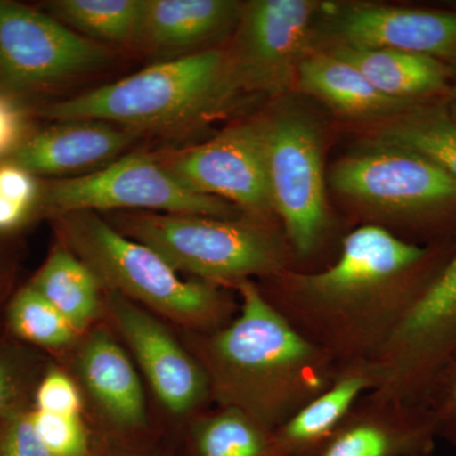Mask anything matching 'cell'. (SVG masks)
Returning <instances> with one entry per match:
<instances>
[{
    "mask_svg": "<svg viewBox=\"0 0 456 456\" xmlns=\"http://www.w3.org/2000/svg\"><path fill=\"white\" fill-rule=\"evenodd\" d=\"M12 331L23 340L45 347H60L73 341L74 327L31 284L14 297L8 312Z\"/></svg>",
    "mask_w": 456,
    "mask_h": 456,
    "instance_id": "26",
    "label": "cell"
},
{
    "mask_svg": "<svg viewBox=\"0 0 456 456\" xmlns=\"http://www.w3.org/2000/svg\"><path fill=\"white\" fill-rule=\"evenodd\" d=\"M86 386L108 415L119 424L139 425L145 419V399L136 370L125 351L106 335H97L83 353Z\"/></svg>",
    "mask_w": 456,
    "mask_h": 456,
    "instance_id": "21",
    "label": "cell"
},
{
    "mask_svg": "<svg viewBox=\"0 0 456 456\" xmlns=\"http://www.w3.org/2000/svg\"><path fill=\"white\" fill-rule=\"evenodd\" d=\"M123 235L154 248L173 268L207 281L241 283L281 268L275 240L245 221L170 213L119 216Z\"/></svg>",
    "mask_w": 456,
    "mask_h": 456,
    "instance_id": "5",
    "label": "cell"
},
{
    "mask_svg": "<svg viewBox=\"0 0 456 456\" xmlns=\"http://www.w3.org/2000/svg\"><path fill=\"white\" fill-rule=\"evenodd\" d=\"M450 407L454 408L456 411V383L454 388H452V399H450ZM454 437L456 439V435Z\"/></svg>",
    "mask_w": 456,
    "mask_h": 456,
    "instance_id": "34",
    "label": "cell"
},
{
    "mask_svg": "<svg viewBox=\"0 0 456 456\" xmlns=\"http://www.w3.org/2000/svg\"><path fill=\"white\" fill-rule=\"evenodd\" d=\"M97 274L86 261L64 246L51 253L31 283L70 322L82 331L98 310Z\"/></svg>",
    "mask_w": 456,
    "mask_h": 456,
    "instance_id": "23",
    "label": "cell"
},
{
    "mask_svg": "<svg viewBox=\"0 0 456 456\" xmlns=\"http://www.w3.org/2000/svg\"><path fill=\"white\" fill-rule=\"evenodd\" d=\"M241 314L213 341L222 367L257 393L281 428L312 399L326 391L325 353L292 323L250 281L237 284Z\"/></svg>",
    "mask_w": 456,
    "mask_h": 456,
    "instance_id": "2",
    "label": "cell"
},
{
    "mask_svg": "<svg viewBox=\"0 0 456 456\" xmlns=\"http://www.w3.org/2000/svg\"><path fill=\"white\" fill-rule=\"evenodd\" d=\"M330 182L354 202L413 220L456 213V179L424 156L374 141L334 165Z\"/></svg>",
    "mask_w": 456,
    "mask_h": 456,
    "instance_id": "8",
    "label": "cell"
},
{
    "mask_svg": "<svg viewBox=\"0 0 456 456\" xmlns=\"http://www.w3.org/2000/svg\"><path fill=\"white\" fill-rule=\"evenodd\" d=\"M22 116L9 99L0 95V156L13 154L20 145Z\"/></svg>",
    "mask_w": 456,
    "mask_h": 456,
    "instance_id": "31",
    "label": "cell"
},
{
    "mask_svg": "<svg viewBox=\"0 0 456 456\" xmlns=\"http://www.w3.org/2000/svg\"><path fill=\"white\" fill-rule=\"evenodd\" d=\"M146 0H56L49 8L57 20L92 40L140 42Z\"/></svg>",
    "mask_w": 456,
    "mask_h": 456,
    "instance_id": "24",
    "label": "cell"
},
{
    "mask_svg": "<svg viewBox=\"0 0 456 456\" xmlns=\"http://www.w3.org/2000/svg\"><path fill=\"white\" fill-rule=\"evenodd\" d=\"M33 426L53 456H86L88 440L79 415H56L36 410Z\"/></svg>",
    "mask_w": 456,
    "mask_h": 456,
    "instance_id": "28",
    "label": "cell"
},
{
    "mask_svg": "<svg viewBox=\"0 0 456 456\" xmlns=\"http://www.w3.org/2000/svg\"><path fill=\"white\" fill-rule=\"evenodd\" d=\"M335 46L421 53L449 64L456 53V12L351 5L330 20Z\"/></svg>",
    "mask_w": 456,
    "mask_h": 456,
    "instance_id": "13",
    "label": "cell"
},
{
    "mask_svg": "<svg viewBox=\"0 0 456 456\" xmlns=\"http://www.w3.org/2000/svg\"><path fill=\"white\" fill-rule=\"evenodd\" d=\"M449 65L452 66V70H454L456 74V53H454V56L452 57V60H450Z\"/></svg>",
    "mask_w": 456,
    "mask_h": 456,
    "instance_id": "35",
    "label": "cell"
},
{
    "mask_svg": "<svg viewBox=\"0 0 456 456\" xmlns=\"http://www.w3.org/2000/svg\"><path fill=\"white\" fill-rule=\"evenodd\" d=\"M388 391L395 398L428 404L452 399L456 383V250L399 318L387 340Z\"/></svg>",
    "mask_w": 456,
    "mask_h": 456,
    "instance_id": "6",
    "label": "cell"
},
{
    "mask_svg": "<svg viewBox=\"0 0 456 456\" xmlns=\"http://www.w3.org/2000/svg\"><path fill=\"white\" fill-rule=\"evenodd\" d=\"M263 128L272 207L296 253L305 256L320 244L329 220L320 136L294 113L278 114Z\"/></svg>",
    "mask_w": 456,
    "mask_h": 456,
    "instance_id": "9",
    "label": "cell"
},
{
    "mask_svg": "<svg viewBox=\"0 0 456 456\" xmlns=\"http://www.w3.org/2000/svg\"><path fill=\"white\" fill-rule=\"evenodd\" d=\"M369 384L368 375L349 374L305 404L273 432L278 456H317Z\"/></svg>",
    "mask_w": 456,
    "mask_h": 456,
    "instance_id": "20",
    "label": "cell"
},
{
    "mask_svg": "<svg viewBox=\"0 0 456 456\" xmlns=\"http://www.w3.org/2000/svg\"><path fill=\"white\" fill-rule=\"evenodd\" d=\"M412 456H419V455H412Z\"/></svg>",
    "mask_w": 456,
    "mask_h": 456,
    "instance_id": "37",
    "label": "cell"
},
{
    "mask_svg": "<svg viewBox=\"0 0 456 456\" xmlns=\"http://www.w3.org/2000/svg\"><path fill=\"white\" fill-rule=\"evenodd\" d=\"M0 456H53L42 443L33 426L31 413H17L9 419L2 440Z\"/></svg>",
    "mask_w": 456,
    "mask_h": 456,
    "instance_id": "30",
    "label": "cell"
},
{
    "mask_svg": "<svg viewBox=\"0 0 456 456\" xmlns=\"http://www.w3.org/2000/svg\"><path fill=\"white\" fill-rule=\"evenodd\" d=\"M431 255L430 248L403 241L382 227L362 226L345 237L334 265L293 277L294 289L314 316L336 330L375 327L386 311L397 323L424 289L411 285Z\"/></svg>",
    "mask_w": 456,
    "mask_h": 456,
    "instance_id": "1",
    "label": "cell"
},
{
    "mask_svg": "<svg viewBox=\"0 0 456 456\" xmlns=\"http://www.w3.org/2000/svg\"><path fill=\"white\" fill-rule=\"evenodd\" d=\"M330 53L355 66L386 97L408 103L444 97L456 77L445 61L421 53L344 46Z\"/></svg>",
    "mask_w": 456,
    "mask_h": 456,
    "instance_id": "16",
    "label": "cell"
},
{
    "mask_svg": "<svg viewBox=\"0 0 456 456\" xmlns=\"http://www.w3.org/2000/svg\"><path fill=\"white\" fill-rule=\"evenodd\" d=\"M443 101L449 116L452 117V121L456 122V77L452 86H450L448 93L444 95Z\"/></svg>",
    "mask_w": 456,
    "mask_h": 456,
    "instance_id": "33",
    "label": "cell"
},
{
    "mask_svg": "<svg viewBox=\"0 0 456 456\" xmlns=\"http://www.w3.org/2000/svg\"><path fill=\"white\" fill-rule=\"evenodd\" d=\"M98 41L57 18L11 2H0V69L16 86H42L88 73L110 61Z\"/></svg>",
    "mask_w": 456,
    "mask_h": 456,
    "instance_id": "11",
    "label": "cell"
},
{
    "mask_svg": "<svg viewBox=\"0 0 456 456\" xmlns=\"http://www.w3.org/2000/svg\"><path fill=\"white\" fill-rule=\"evenodd\" d=\"M69 241L97 275L137 301L179 322H209L222 310L208 283L183 281L154 248L123 235L97 212L59 216Z\"/></svg>",
    "mask_w": 456,
    "mask_h": 456,
    "instance_id": "4",
    "label": "cell"
},
{
    "mask_svg": "<svg viewBox=\"0 0 456 456\" xmlns=\"http://www.w3.org/2000/svg\"><path fill=\"white\" fill-rule=\"evenodd\" d=\"M38 198L36 175L11 161L0 165V232L20 226Z\"/></svg>",
    "mask_w": 456,
    "mask_h": 456,
    "instance_id": "27",
    "label": "cell"
},
{
    "mask_svg": "<svg viewBox=\"0 0 456 456\" xmlns=\"http://www.w3.org/2000/svg\"><path fill=\"white\" fill-rule=\"evenodd\" d=\"M302 92L314 95L335 112L355 119L391 117L410 106L383 95L362 77L355 66L334 53H311L297 73Z\"/></svg>",
    "mask_w": 456,
    "mask_h": 456,
    "instance_id": "17",
    "label": "cell"
},
{
    "mask_svg": "<svg viewBox=\"0 0 456 456\" xmlns=\"http://www.w3.org/2000/svg\"><path fill=\"white\" fill-rule=\"evenodd\" d=\"M0 79H3L2 69H0Z\"/></svg>",
    "mask_w": 456,
    "mask_h": 456,
    "instance_id": "36",
    "label": "cell"
},
{
    "mask_svg": "<svg viewBox=\"0 0 456 456\" xmlns=\"http://www.w3.org/2000/svg\"><path fill=\"white\" fill-rule=\"evenodd\" d=\"M200 456H278L274 435L241 413L209 419L198 435Z\"/></svg>",
    "mask_w": 456,
    "mask_h": 456,
    "instance_id": "25",
    "label": "cell"
},
{
    "mask_svg": "<svg viewBox=\"0 0 456 456\" xmlns=\"http://www.w3.org/2000/svg\"><path fill=\"white\" fill-rule=\"evenodd\" d=\"M241 12L231 0H146L140 42L156 50L187 49L227 31Z\"/></svg>",
    "mask_w": 456,
    "mask_h": 456,
    "instance_id": "18",
    "label": "cell"
},
{
    "mask_svg": "<svg viewBox=\"0 0 456 456\" xmlns=\"http://www.w3.org/2000/svg\"><path fill=\"white\" fill-rule=\"evenodd\" d=\"M231 88L228 56L204 50L57 102L45 116L59 122L118 123L140 132L173 127L206 112Z\"/></svg>",
    "mask_w": 456,
    "mask_h": 456,
    "instance_id": "3",
    "label": "cell"
},
{
    "mask_svg": "<svg viewBox=\"0 0 456 456\" xmlns=\"http://www.w3.org/2000/svg\"><path fill=\"white\" fill-rule=\"evenodd\" d=\"M163 167L193 193L251 213L273 209L263 123L227 128L215 139L173 156Z\"/></svg>",
    "mask_w": 456,
    "mask_h": 456,
    "instance_id": "12",
    "label": "cell"
},
{
    "mask_svg": "<svg viewBox=\"0 0 456 456\" xmlns=\"http://www.w3.org/2000/svg\"><path fill=\"white\" fill-rule=\"evenodd\" d=\"M141 132L101 121L60 122L22 141L11 163L33 175L65 174L94 167L130 146Z\"/></svg>",
    "mask_w": 456,
    "mask_h": 456,
    "instance_id": "15",
    "label": "cell"
},
{
    "mask_svg": "<svg viewBox=\"0 0 456 456\" xmlns=\"http://www.w3.org/2000/svg\"><path fill=\"white\" fill-rule=\"evenodd\" d=\"M44 203L57 216L107 209H143L170 215L232 218L233 204L183 187L163 164L134 152L77 178L55 180L44 191Z\"/></svg>",
    "mask_w": 456,
    "mask_h": 456,
    "instance_id": "7",
    "label": "cell"
},
{
    "mask_svg": "<svg viewBox=\"0 0 456 456\" xmlns=\"http://www.w3.org/2000/svg\"><path fill=\"white\" fill-rule=\"evenodd\" d=\"M37 411L56 415H79L82 399L70 378L51 371L42 380L36 395Z\"/></svg>",
    "mask_w": 456,
    "mask_h": 456,
    "instance_id": "29",
    "label": "cell"
},
{
    "mask_svg": "<svg viewBox=\"0 0 456 456\" xmlns=\"http://www.w3.org/2000/svg\"><path fill=\"white\" fill-rule=\"evenodd\" d=\"M110 305L116 322L164 406L174 413H184L196 406L206 391V380L196 362L160 322L122 294L114 293Z\"/></svg>",
    "mask_w": 456,
    "mask_h": 456,
    "instance_id": "14",
    "label": "cell"
},
{
    "mask_svg": "<svg viewBox=\"0 0 456 456\" xmlns=\"http://www.w3.org/2000/svg\"><path fill=\"white\" fill-rule=\"evenodd\" d=\"M318 9L308 0H255L244 5L235 50L228 56L232 88L275 93L292 82L311 55Z\"/></svg>",
    "mask_w": 456,
    "mask_h": 456,
    "instance_id": "10",
    "label": "cell"
},
{
    "mask_svg": "<svg viewBox=\"0 0 456 456\" xmlns=\"http://www.w3.org/2000/svg\"><path fill=\"white\" fill-rule=\"evenodd\" d=\"M440 425L431 417H365L342 424L317 456H428Z\"/></svg>",
    "mask_w": 456,
    "mask_h": 456,
    "instance_id": "19",
    "label": "cell"
},
{
    "mask_svg": "<svg viewBox=\"0 0 456 456\" xmlns=\"http://www.w3.org/2000/svg\"><path fill=\"white\" fill-rule=\"evenodd\" d=\"M435 99L415 102L391 117L375 141L424 156L456 179V122L444 101Z\"/></svg>",
    "mask_w": 456,
    "mask_h": 456,
    "instance_id": "22",
    "label": "cell"
},
{
    "mask_svg": "<svg viewBox=\"0 0 456 456\" xmlns=\"http://www.w3.org/2000/svg\"><path fill=\"white\" fill-rule=\"evenodd\" d=\"M12 391H13V374L7 362H0V412L7 406Z\"/></svg>",
    "mask_w": 456,
    "mask_h": 456,
    "instance_id": "32",
    "label": "cell"
}]
</instances>
